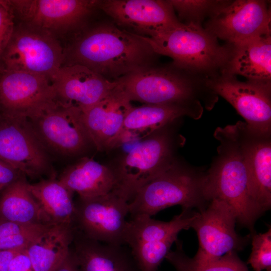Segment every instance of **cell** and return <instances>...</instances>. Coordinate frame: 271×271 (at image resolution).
<instances>
[{
	"mask_svg": "<svg viewBox=\"0 0 271 271\" xmlns=\"http://www.w3.org/2000/svg\"><path fill=\"white\" fill-rule=\"evenodd\" d=\"M82 114L78 108L55 98L44 109L26 119L46 151L72 156L83 153L93 145Z\"/></svg>",
	"mask_w": 271,
	"mask_h": 271,
	"instance_id": "obj_7",
	"label": "cell"
},
{
	"mask_svg": "<svg viewBox=\"0 0 271 271\" xmlns=\"http://www.w3.org/2000/svg\"><path fill=\"white\" fill-rule=\"evenodd\" d=\"M142 37L157 54L170 57L177 66L192 71L213 70L230 57L214 36L194 23H182L153 37Z\"/></svg>",
	"mask_w": 271,
	"mask_h": 271,
	"instance_id": "obj_5",
	"label": "cell"
},
{
	"mask_svg": "<svg viewBox=\"0 0 271 271\" xmlns=\"http://www.w3.org/2000/svg\"><path fill=\"white\" fill-rule=\"evenodd\" d=\"M28 186L52 224L73 225L75 215L73 193L58 179L51 177L36 183H29Z\"/></svg>",
	"mask_w": 271,
	"mask_h": 271,
	"instance_id": "obj_27",
	"label": "cell"
},
{
	"mask_svg": "<svg viewBox=\"0 0 271 271\" xmlns=\"http://www.w3.org/2000/svg\"><path fill=\"white\" fill-rule=\"evenodd\" d=\"M130 102L118 83L106 97L83 112L84 124L98 151L119 147L124 120L133 107Z\"/></svg>",
	"mask_w": 271,
	"mask_h": 271,
	"instance_id": "obj_18",
	"label": "cell"
},
{
	"mask_svg": "<svg viewBox=\"0 0 271 271\" xmlns=\"http://www.w3.org/2000/svg\"><path fill=\"white\" fill-rule=\"evenodd\" d=\"M270 10L266 2L235 1L215 10L206 30L234 46L251 39L270 34Z\"/></svg>",
	"mask_w": 271,
	"mask_h": 271,
	"instance_id": "obj_13",
	"label": "cell"
},
{
	"mask_svg": "<svg viewBox=\"0 0 271 271\" xmlns=\"http://www.w3.org/2000/svg\"><path fill=\"white\" fill-rule=\"evenodd\" d=\"M23 249L0 250V271H8L12 259Z\"/></svg>",
	"mask_w": 271,
	"mask_h": 271,
	"instance_id": "obj_35",
	"label": "cell"
},
{
	"mask_svg": "<svg viewBox=\"0 0 271 271\" xmlns=\"http://www.w3.org/2000/svg\"><path fill=\"white\" fill-rule=\"evenodd\" d=\"M58 180L72 192L77 193L81 198L106 194L115 186L111 167L86 157L66 168Z\"/></svg>",
	"mask_w": 271,
	"mask_h": 271,
	"instance_id": "obj_22",
	"label": "cell"
},
{
	"mask_svg": "<svg viewBox=\"0 0 271 271\" xmlns=\"http://www.w3.org/2000/svg\"><path fill=\"white\" fill-rule=\"evenodd\" d=\"M25 177L2 190L0 220L26 225L52 224L30 191Z\"/></svg>",
	"mask_w": 271,
	"mask_h": 271,
	"instance_id": "obj_26",
	"label": "cell"
},
{
	"mask_svg": "<svg viewBox=\"0 0 271 271\" xmlns=\"http://www.w3.org/2000/svg\"><path fill=\"white\" fill-rule=\"evenodd\" d=\"M23 176L20 171L0 160V191Z\"/></svg>",
	"mask_w": 271,
	"mask_h": 271,
	"instance_id": "obj_33",
	"label": "cell"
},
{
	"mask_svg": "<svg viewBox=\"0 0 271 271\" xmlns=\"http://www.w3.org/2000/svg\"><path fill=\"white\" fill-rule=\"evenodd\" d=\"M175 243L176 249L170 250L165 258L176 271H249L236 251L228 252L207 262L198 263L186 254L181 241L177 239Z\"/></svg>",
	"mask_w": 271,
	"mask_h": 271,
	"instance_id": "obj_28",
	"label": "cell"
},
{
	"mask_svg": "<svg viewBox=\"0 0 271 271\" xmlns=\"http://www.w3.org/2000/svg\"><path fill=\"white\" fill-rule=\"evenodd\" d=\"M250 233L251 252L247 263L254 271L271 269V228L264 233Z\"/></svg>",
	"mask_w": 271,
	"mask_h": 271,
	"instance_id": "obj_30",
	"label": "cell"
},
{
	"mask_svg": "<svg viewBox=\"0 0 271 271\" xmlns=\"http://www.w3.org/2000/svg\"><path fill=\"white\" fill-rule=\"evenodd\" d=\"M54 271H79L77 265L70 254V251L68 256Z\"/></svg>",
	"mask_w": 271,
	"mask_h": 271,
	"instance_id": "obj_36",
	"label": "cell"
},
{
	"mask_svg": "<svg viewBox=\"0 0 271 271\" xmlns=\"http://www.w3.org/2000/svg\"><path fill=\"white\" fill-rule=\"evenodd\" d=\"M174 10L179 16L190 19L189 23H195L212 6L213 2L210 1H169Z\"/></svg>",
	"mask_w": 271,
	"mask_h": 271,
	"instance_id": "obj_32",
	"label": "cell"
},
{
	"mask_svg": "<svg viewBox=\"0 0 271 271\" xmlns=\"http://www.w3.org/2000/svg\"><path fill=\"white\" fill-rule=\"evenodd\" d=\"M230 57V74H237L249 80L270 82L271 37L259 36L235 45Z\"/></svg>",
	"mask_w": 271,
	"mask_h": 271,
	"instance_id": "obj_25",
	"label": "cell"
},
{
	"mask_svg": "<svg viewBox=\"0 0 271 271\" xmlns=\"http://www.w3.org/2000/svg\"><path fill=\"white\" fill-rule=\"evenodd\" d=\"M207 86L230 103L249 127L271 133L270 82H241L227 75L208 81Z\"/></svg>",
	"mask_w": 271,
	"mask_h": 271,
	"instance_id": "obj_16",
	"label": "cell"
},
{
	"mask_svg": "<svg viewBox=\"0 0 271 271\" xmlns=\"http://www.w3.org/2000/svg\"><path fill=\"white\" fill-rule=\"evenodd\" d=\"M116 81L131 101L144 104L201 103L194 83L169 69L151 66Z\"/></svg>",
	"mask_w": 271,
	"mask_h": 271,
	"instance_id": "obj_9",
	"label": "cell"
},
{
	"mask_svg": "<svg viewBox=\"0 0 271 271\" xmlns=\"http://www.w3.org/2000/svg\"><path fill=\"white\" fill-rule=\"evenodd\" d=\"M56 98L83 112L110 93L118 83L80 65H63L52 80Z\"/></svg>",
	"mask_w": 271,
	"mask_h": 271,
	"instance_id": "obj_17",
	"label": "cell"
},
{
	"mask_svg": "<svg viewBox=\"0 0 271 271\" xmlns=\"http://www.w3.org/2000/svg\"><path fill=\"white\" fill-rule=\"evenodd\" d=\"M15 19L10 0H0V61L14 32Z\"/></svg>",
	"mask_w": 271,
	"mask_h": 271,
	"instance_id": "obj_31",
	"label": "cell"
},
{
	"mask_svg": "<svg viewBox=\"0 0 271 271\" xmlns=\"http://www.w3.org/2000/svg\"><path fill=\"white\" fill-rule=\"evenodd\" d=\"M247 125L239 121L214 132L219 142L217 156L206 171V190L211 201L218 199L234 210L236 223L254 231L257 220L265 212L253 199L250 191L246 141Z\"/></svg>",
	"mask_w": 271,
	"mask_h": 271,
	"instance_id": "obj_1",
	"label": "cell"
},
{
	"mask_svg": "<svg viewBox=\"0 0 271 271\" xmlns=\"http://www.w3.org/2000/svg\"><path fill=\"white\" fill-rule=\"evenodd\" d=\"M128 202L113 190L96 197L75 203L73 225L89 238L113 245H125V230Z\"/></svg>",
	"mask_w": 271,
	"mask_h": 271,
	"instance_id": "obj_10",
	"label": "cell"
},
{
	"mask_svg": "<svg viewBox=\"0 0 271 271\" xmlns=\"http://www.w3.org/2000/svg\"><path fill=\"white\" fill-rule=\"evenodd\" d=\"M0 160L30 177L50 171L47 151L24 117L0 113Z\"/></svg>",
	"mask_w": 271,
	"mask_h": 271,
	"instance_id": "obj_12",
	"label": "cell"
},
{
	"mask_svg": "<svg viewBox=\"0 0 271 271\" xmlns=\"http://www.w3.org/2000/svg\"><path fill=\"white\" fill-rule=\"evenodd\" d=\"M16 18L57 38L77 30L97 7L96 0H10Z\"/></svg>",
	"mask_w": 271,
	"mask_h": 271,
	"instance_id": "obj_11",
	"label": "cell"
},
{
	"mask_svg": "<svg viewBox=\"0 0 271 271\" xmlns=\"http://www.w3.org/2000/svg\"><path fill=\"white\" fill-rule=\"evenodd\" d=\"M171 123L140 140L119 164L111 167L115 179L113 190L128 202L141 188L176 160L174 153L178 142L169 128Z\"/></svg>",
	"mask_w": 271,
	"mask_h": 271,
	"instance_id": "obj_4",
	"label": "cell"
},
{
	"mask_svg": "<svg viewBox=\"0 0 271 271\" xmlns=\"http://www.w3.org/2000/svg\"><path fill=\"white\" fill-rule=\"evenodd\" d=\"M196 212L194 210L182 209L169 221L155 220L147 215L130 217L125 230L124 243L131 248L143 243L178 237L182 230L191 228Z\"/></svg>",
	"mask_w": 271,
	"mask_h": 271,
	"instance_id": "obj_24",
	"label": "cell"
},
{
	"mask_svg": "<svg viewBox=\"0 0 271 271\" xmlns=\"http://www.w3.org/2000/svg\"><path fill=\"white\" fill-rule=\"evenodd\" d=\"M236 223L232 208L218 199H212L204 210L196 211L191 228L197 235L199 249L192 259L203 263L243 249L250 241L251 233L244 236L238 234Z\"/></svg>",
	"mask_w": 271,
	"mask_h": 271,
	"instance_id": "obj_8",
	"label": "cell"
},
{
	"mask_svg": "<svg viewBox=\"0 0 271 271\" xmlns=\"http://www.w3.org/2000/svg\"><path fill=\"white\" fill-rule=\"evenodd\" d=\"M203 111L201 103L133 106L124 120L118 145L143 140L183 116L198 119L201 117Z\"/></svg>",
	"mask_w": 271,
	"mask_h": 271,
	"instance_id": "obj_19",
	"label": "cell"
},
{
	"mask_svg": "<svg viewBox=\"0 0 271 271\" xmlns=\"http://www.w3.org/2000/svg\"><path fill=\"white\" fill-rule=\"evenodd\" d=\"M70 254L81 271H142L128 246L101 242L76 229Z\"/></svg>",
	"mask_w": 271,
	"mask_h": 271,
	"instance_id": "obj_20",
	"label": "cell"
},
{
	"mask_svg": "<svg viewBox=\"0 0 271 271\" xmlns=\"http://www.w3.org/2000/svg\"><path fill=\"white\" fill-rule=\"evenodd\" d=\"M64 59V48L58 38L20 22L2 55L0 70L31 73L52 80Z\"/></svg>",
	"mask_w": 271,
	"mask_h": 271,
	"instance_id": "obj_6",
	"label": "cell"
},
{
	"mask_svg": "<svg viewBox=\"0 0 271 271\" xmlns=\"http://www.w3.org/2000/svg\"><path fill=\"white\" fill-rule=\"evenodd\" d=\"M206 183V171L176 160L137 192L128 202L129 214L151 216L175 205L201 212L211 201Z\"/></svg>",
	"mask_w": 271,
	"mask_h": 271,
	"instance_id": "obj_3",
	"label": "cell"
},
{
	"mask_svg": "<svg viewBox=\"0 0 271 271\" xmlns=\"http://www.w3.org/2000/svg\"><path fill=\"white\" fill-rule=\"evenodd\" d=\"M75 231L73 224H55L26 248L34 271H54L68 256Z\"/></svg>",
	"mask_w": 271,
	"mask_h": 271,
	"instance_id": "obj_23",
	"label": "cell"
},
{
	"mask_svg": "<svg viewBox=\"0 0 271 271\" xmlns=\"http://www.w3.org/2000/svg\"><path fill=\"white\" fill-rule=\"evenodd\" d=\"M99 8L117 25L144 37L156 36L182 24L169 1H100Z\"/></svg>",
	"mask_w": 271,
	"mask_h": 271,
	"instance_id": "obj_15",
	"label": "cell"
},
{
	"mask_svg": "<svg viewBox=\"0 0 271 271\" xmlns=\"http://www.w3.org/2000/svg\"><path fill=\"white\" fill-rule=\"evenodd\" d=\"M156 54L142 37L105 23L81 33L64 49L63 66L82 65L116 81L152 66Z\"/></svg>",
	"mask_w": 271,
	"mask_h": 271,
	"instance_id": "obj_2",
	"label": "cell"
},
{
	"mask_svg": "<svg viewBox=\"0 0 271 271\" xmlns=\"http://www.w3.org/2000/svg\"><path fill=\"white\" fill-rule=\"evenodd\" d=\"M8 271H34L26 248L14 257L10 262Z\"/></svg>",
	"mask_w": 271,
	"mask_h": 271,
	"instance_id": "obj_34",
	"label": "cell"
},
{
	"mask_svg": "<svg viewBox=\"0 0 271 271\" xmlns=\"http://www.w3.org/2000/svg\"><path fill=\"white\" fill-rule=\"evenodd\" d=\"M52 224H22L0 220V250L25 249Z\"/></svg>",
	"mask_w": 271,
	"mask_h": 271,
	"instance_id": "obj_29",
	"label": "cell"
},
{
	"mask_svg": "<svg viewBox=\"0 0 271 271\" xmlns=\"http://www.w3.org/2000/svg\"><path fill=\"white\" fill-rule=\"evenodd\" d=\"M246 151L251 193L265 212L271 207V133L247 125Z\"/></svg>",
	"mask_w": 271,
	"mask_h": 271,
	"instance_id": "obj_21",
	"label": "cell"
},
{
	"mask_svg": "<svg viewBox=\"0 0 271 271\" xmlns=\"http://www.w3.org/2000/svg\"><path fill=\"white\" fill-rule=\"evenodd\" d=\"M267 271H271V269H270V270H267Z\"/></svg>",
	"mask_w": 271,
	"mask_h": 271,
	"instance_id": "obj_37",
	"label": "cell"
},
{
	"mask_svg": "<svg viewBox=\"0 0 271 271\" xmlns=\"http://www.w3.org/2000/svg\"><path fill=\"white\" fill-rule=\"evenodd\" d=\"M56 98L52 80L31 73L0 70V113L29 118Z\"/></svg>",
	"mask_w": 271,
	"mask_h": 271,
	"instance_id": "obj_14",
	"label": "cell"
}]
</instances>
